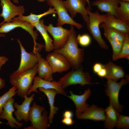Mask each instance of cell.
Returning <instances> with one entry per match:
<instances>
[{"label": "cell", "mask_w": 129, "mask_h": 129, "mask_svg": "<svg viewBox=\"0 0 129 129\" xmlns=\"http://www.w3.org/2000/svg\"><path fill=\"white\" fill-rule=\"evenodd\" d=\"M69 38L64 46L60 49L54 50L62 55L66 59L72 69L79 68L81 66L84 52L83 48L78 47L77 35L73 26L71 25Z\"/></svg>", "instance_id": "obj_1"}, {"label": "cell", "mask_w": 129, "mask_h": 129, "mask_svg": "<svg viewBox=\"0 0 129 129\" xmlns=\"http://www.w3.org/2000/svg\"><path fill=\"white\" fill-rule=\"evenodd\" d=\"M37 65L33 68L21 73L15 71L10 75V82L16 89V93L22 98L27 94L32 85L34 78L37 73Z\"/></svg>", "instance_id": "obj_2"}, {"label": "cell", "mask_w": 129, "mask_h": 129, "mask_svg": "<svg viewBox=\"0 0 129 129\" xmlns=\"http://www.w3.org/2000/svg\"><path fill=\"white\" fill-rule=\"evenodd\" d=\"M86 9L89 16V23L86 25L88 30L101 48L108 49L109 47L102 37L100 28V24L104 21L106 15H102L97 11L92 12L88 7Z\"/></svg>", "instance_id": "obj_3"}, {"label": "cell", "mask_w": 129, "mask_h": 129, "mask_svg": "<svg viewBox=\"0 0 129 129\" xmlns=\"http://www.w3.org/2000/svg\"><path fill=\"white\" fill-rule=\"evenodd\" d=\"M48 112L44 107L34 102L30 107L29 114L31 125L24 129H46L50 126L47 116Z\"/></svg>", "instance_id": "obj_4"}, {"label": "cell", "mask_w": 129, "mask_h": 129, "mask_svg": "<svg viewBox=\"0 0 129 129\" xmlns=\"http://www.w3.org/2000/svg\"><path fill=\"white\" fill-rule=\"evenodd\" d=\"M91 79L89 73L84 71L81 66L78 69H72L60 78L58 81L64 89L72 85L80 84L82 86L85 85L98 83H91Z\"/></svg>", "instance_id": "obj_5"}, {"label": "cell", "mask_w": 129, "mask_h": 129, "mask_svg": "<svg viewBox=\"0 0 129 129\" xmlns=\"http://www.w3.org/2000/svg\"><path fill=\"white\" fill-rule=\"evenodd\" d=\"M107 86L105 92L109 98L110 104L118 112H122L124 106L119 101L120 90L122 86L129 82V77L127 76L125 79H122L119 82L110 79H107Z\"/></svg>", "instance_id": "obj_6"}, {"label": "cell", "mask_w": 129, "mask_h": 129, "mask_svg": "<svg viewBox=\"0 0 129 129\" xmlns=\"http://www.w3.org/2000/svg\"><path fill=\"white\" fill-rule=\"evenodd\" d=\"M48 5L53 6L55 9L58 15L57 26H62L64 24H67L75 26L80 30L83 25L75 21L68 14V12L62 0H47Z\"/></svg>", "instance_id": "obj_7"}, {"label": "cell", "mask_w": 129, "mask_h": 129, "mask_svg": "<svg viewBox=\"0 0 129 129\" xmlns=\"http://www.w3.org/2000/svg\"><path fill=\"white\" fill-rule=\"evenodd\" d=\"M21 28L25 30L31 35L34 42V46L38 44L36 40L37 39L38 34L36 31L34 30V27L31 23L25 21L16 20L13 18L9 22L3 23L0 27V33H8L16 28Z\"/></svg>", "instance_id": "obj_8"}, {"label": "cell", "mask_w": 129, "mask_h": 129, "mask_svg": "<svg viewBox=\"0 0 129 129\" xmlns=\"http://www.w3.org/2000/svg\"><path fill=\"white\" fill-rule=\"evenodd\" d=\"M45 27L53 38L54 50L62 48L69 38L70 30L64 28L62 26L54 27L52 24H50L48 26L45 25Z\"/></svg>", "instance_id": "obj_9"}, {"label": "cell", "mask_w": 129, "mask_h": 129, "mask_svg": "<svg viewBox=\"0 0 129 129\" xmlns=\"http://www.w3.org/2000/svg\"><path fill=\"white\" fill-rule=\"evenodd\" d=\"M2 11L0 17L4 19L3 23L11 22L16 16L23 15L25 9L24 6H16L14 5L10 0H0Z\"/></svg>", "instance_id": "obj_10"}, {"label": "cell", "mask_w": 129, "mask_h": 129, "mask_svg": "<svg viewBox=\"0 0 129 129\" xmlns=\"http://www.w3.org/2000/svg\"><path fill=\"white\" fill-rule=\"evenodd\" d=\"M21 49V60L19 67L15 71L17 73H21L30 70L37 64L38 58L37 53L33 52H27L23 46L20 40H17Z\"/></svg>", "instance_id": "obj_11"}, {"label": "cell", "mask_w": 129, "mask_h": 129, "mask_svg": "<svg viewBox=\"0 0 129 129\" xmlns=\"http://www.w3.org/2000/svg\"><path fill=\"white\" fill-rule=\"evenodd\" d=\"M46 57V59L49 63L53 73L67 71L71 68L66 59L61 54L53 50Z\"/></svg>", "instance_id": "obj_12"}, {"label": "cell", "mask_w": 129, "mask_h": 129, "mask_svg": "<svg viewBox=\"0 0 129 129\" xmlns=\"http://www.w3.org/2000/svg\"><path fill=\"white\" fill-rule=\"evenodd\" d=\"M33 82V84L28 91V95H30L32 92L39 93L37 89L41 87L46 89H54L57 91V94L67 96L66 92L58 81H49L37 76L34 77Z\"/></svg>", "instance_id": "obj_13"}, {"label": "cell", "mask_w": 129, "mask_h": 129, "mask_svg": "<svg viewBox=\"0 0 129 129\" xmlns=\"http://www.w3.org/2000/svg\"><path fill=\"white\" fill-rule=\"evenodd\" d=\"M63 2L72 18L75 17L77 13H79L86 25L88 24L89 16L86 7L87 3L86 0H66Z\"/></svg>", "instance_id": "obj_14"}, {"label": "cell", "mask_w": 129, "mask_h": 129, "mask_svg": "<svg viewBox=\"0 0 129 129\" xmlns=\"http://www.w3.org/2000/svg\"><path fill=\"white\" fill-rule=\"evenodd\" d=\"M14 103L15 100L13 97L6 103L0 113V119L6 120L7 121V124L10 127L17 129L22 127L23 124L18 121L13 116V113L15 111L14 106Z\"/></svg>", "instance_id": "obj_15"}, {"label": "cell", "mask_w": 129, "mask_h": 129, "mask_svg": "<svg viewBox=\"0 0 129 129\" xmlns=\"http://www.w3.org/2000/svg\"><path fill=\"white\" fill-rule=\"evenodd\" d=\"M120 0H95L91 4V5L96 7L101 12H106L119 19L118 9Z\"/></svg>", "instance_id": "obj_16"}, {"label": "cell", "mask_w": 129, "mask_h": 129, "mask_svg": "<svg viewBox=\"0 0 129 129\" xmlns=\"http://www.w3.org/2000/svg\"><path fill=\"white\" fill-rule=\"evenodd\" d=\"M34 94H33L30 97L26 96L21 104H19L17 102L14 103V107L16 109V110L14 112V114L18 121L24 120L26 122H28L29 121V114L30 106L34 99Z\"/></svg>", "instance_id": "obj_17"}, {"label": "cell", "mask_w": 129, "mask_h": 129, "mask_svg": "<svg viewBox=\"0 0 129 129\" xmlns=\"http://www.w3.org/2000/svg\"><path fill=\"white\" fill-rule=\"evenodd\" d=\"M70 95L67 96L72 101L75 105V114L77 117L89 106V105L86 102V101L91 94V91L90 89L88 88L81 95L75 94L71 91H70Z\"/></svg>", "instance_id": "obj_18"}, {"label": "cell", "mask_w": 129, "mask_h": 129, "mask_svg": "<svg viewBox=\"0 0 129 129\" xmlns=\"http://www.w3.org/2000/svg\"><path fill=\"white\" fill-rule=\"evenodd\" d=\"M104 22L100 27H107L118 30L125 34L129 33V22L117 18L114 16L107 13Z\"/></svg>", "instance_id": "obj_19"}, {"label": "cell", "mask_w": 129, "mask_h": 129, "mask_svg": "<svg viewBox=\"0 0 129 129\" xmlns=\"http://www.w3.org/2000/svg\"><path fill=\"white\" fill-rule=\"evenodd\" d=\"M78 119H88L95 121H104L105 118V110L99 108L94 105L88 107L79 116Z\"/></svg>", "instance_id": "obj_20"}, {"label": "cell", "mask_w": 129, "mask_h": 129, "mask_svg": "<svg viewBox=\"0 0 129 129\" xmlns=\"http://www.w3.org/2000/svg\"><path fill=\"white\" fill-rule=\"evenodd\" d=\"M40 51L38 50L35 53L37 54L38 58L37 68L38 76L45 80L52 81L53 80L52 70L46 59L40 54Z\"/></svg>", "instance_id": "obj_21"}, {"label": "cell", "mask_w": 129, "mask_h": 129, "mask_svg": "<svg viewBox=\"0 0 129 129\" xmlns=\"http://www.w3.org/2000/svg\"><path fill=\"white\" fill-rule=\"evenodd\" d=\"M104 65L107 71V74L105 78L117 81L124 76L125 73L123 68L109 61Z\"/></svg>", "instance_id": "obj_22"}, {"label": "cell", "mask_w": 129, "mask_h": 129, "mask_svg": "<svg viewBox=\"0 0 129 129\" xmlns=\"http://www.w3.org/2000/svg\"><path fill=\"white\" fill-rule=\"evenodd\" d=\"M32 25L40 33L44 40L45 51L49 53L53 51V40L49 36L45 27L43 20L41 19L38 22Z\"/></svg>", "instance_id": "obj_23"}, {"label": "cell", "mask_w": 129, "mask_h": 129, "mask_svg": "<svg viewBox=\"0 0 129 129\" xmlns=\"http://www.w3.org/2000/svg\"><path fill=\"white\" fill-rule=\"evenodd\" d=\"M38 89L40 91L44 93L48 98L50 107L48 121L49 124H52L54 115L59 110L58 108L55 106L54 104L55 97L57 94V92L55 90L53 89H46L41 87Z\"/></svg>", "instance_id": "obj_24"}, {"label": "cell", "mask_w": 129, "mask_h": 129, "mask_svg": "<svg viewBox=\"0 0 129 129\" xmlns=\"http://www.w3.org/2000/svg\"><path fill=\"white\" fill-rule=\"evenodd\" d=\"M105 110L104 127L108 129H113L115 126L119 114L110 104Z\"/></svg>", "instance_id": "obj_25"}, {"label": "cell", "mask_w": 129, "mask_h": 129, "mask_svg": "<svg viewBox=\"0 0 129 129\" xmlns=\"http://www.w3.org/2000/svg\"><path fill=\"white\" fill-rule=\"evenodd\" d=\"M56 14V12L53 7H50L48 10L44 13L39 14H35L31 13L27 16L21 15L14 18L19 20L26 22L32 25L38 22L43 17L52 14Z\"/></svg>", "instance_id": "obj_26"}, {"label": "cell", "mask_w": 129, "mask_h": 129, "mask_svg": "<svg viewBox=\"0 0 129 129\" xmlns=\"http://www.w3.org/2000/svg\"><path fill=\"white\" fill-rule=\"evenodd\" d=\"M103 30L104 36L107 39H112L123 42L125 37V34L118 30L107 27H102Z\"/></svg>", "instance_id": "obj_27"}, {"label": "cell", "mask_w": 129, "mask_h": 129, "mask_svg": "<svg viewBox=\"0 0 129 129\" xmlns=\"http://www.w3.org/2000/svg\"><path fill=\"white\" fill-rule=\"evenodd\" d=\"M118 6V12L119 19L122 21L129 22V2L120 0Z\"/></svg>", "instance_id": "obj_28"}, {"label": "cell", "mask_w": 129, "mask_h": 129, "mask_svg": "<svg viewBox=\"0 0 129 129\" xmlns=\"http://www.w3.org/2000/svg\"><path fill=\"white\" fill-rule=\"evenodd\" d=\"M121 58L129 59V33L125 34V37L123 42L121 51L114 61Z\"/></svg>", "instance_id": "obj_29"}, {"label": "cell", "mask_w": 129, "mask_h": 129, "mask_svg": "<svg viewBox=\"0 0 129 129\" xmlns=\"http://www.w3.org/2000/svg\"><path fill=\"white\" fill-rule=\"evenodd\" d=\"M16 89L14 86L10 88L7 92L0 97V113L6 103L16 93Z\"/></svg>", "instance_id": "obj_30"}, {"label": "cell", "mask_w": 129, "mask_h": 129, "mask_svg": "<svg viewBox=\"0 0 129 129\" xmlns=\"http://www.w3.org/2000/svg\"><path fill=\"white\" fill-rule=\"evenodd\" d=\"M110 43L113 49L112 58L113 61L119 54L122 49L123 42L109 38L107 39Z\"/></svg>", "instance_id": "obj_31"}, {"label": "cell", "mask_w": 129, "mask_h": 129, "mask_svg": "<svg viewBox=\"0 0 129 129\" xmlns=\"http://www.w3.org/2000/svg\"><path fill=\"white\" fill-rule=\"evenodd\" d=\"M76 39L78 44L83 47H86L91 44V39L88 34L84 33L81 34H79L76 37Z\"/></svg>", "instance_id": "obj_32"}, {"label": "cell", "mask_w": 129, "mask_h": 129, "mask_svg": "<svg viewBox=\"0 0 129 129\" xmlns=\"http://www.w3.org/2000/svg\"><path fill=\"white\" fill-rule=\"evenodd\" d=\"M115 126L118 129H129V116L119 114Z\"/></svg>", "instance_id": "obj_33"}, {"label": "cell", "mask_w": 129, "mask_h": 129, "mask_svg": "<svg viewBox=\"0 0 129 129\" xmlns=\"http://www.w3.org/2000/svg\"><path fill=\"white\" fill-rule=\"evenodd\" d=\"M104 67V64L100 63H96L94 64L93 67V72L94 73L97 74L102 68Z\"/></svg>", "instance_id": "obj_34"}, {"label": "cell", "mask_w": 129, "mask_h": 129, "mask_svg": "<svg viewBox=\"0 0 129 129\" xmlns=\"http://www.w3.org/2000/svg\"><path fill=\"white\" fill-rule=\"evenodd\" d=\"M61 122L64 124L68 125H71L74 124L75 121L72 118L64 117L61 121Z\"/></svg>", "instance_id": "obj_35"}, {"label": "cell", "mask_w": 129, "mask_h": 129, "mask_svg": "<svg viewBox=\"0 0 129 129\" xmlns=\"http://www.w3.org/2000/svg\"><path fill=\"white\" fill-rule=\"evenodd\" d=\"M97 74L101 78H105L107 74L106 69L104 67L97 73Z\"/></svg>", "instance_id": "obj_36"}, {"label": "cell", "mask_w": 129, "mask_h": 129, "mask_svg": "<svg viewBox=\"0 0 129 129\" xmlns=\"http://www.w3.org/2000/svg\"><path fill=\"white\" fill-rule=\"evenodd\" d=\"M8 59V58L5 56H0V71L2 66L5 64Z\"/></svg>", "instance_id": "obj_37"}, {"label": "cell", "mask_w": 129, "mask_h": 129, "mask_svg": "<svg viewBox=\"0 0 129 129\" xmlns=\"http://www.w3.org/2000/svg\"><path fill=\"white\" fill-rule=\"evenodd\" d=\"M73 112L70 110H67L65 111L63 114L64 117L72 118L73 116Z\"/></svg>", "instance_id": "obj_38"}, {"label": "cell", "mask_w": 129, "mask_h": 129, "mask_svg": "<svg viewBox=\"0 0 129 129\" xmlns=\"http://www.w3.org/2000/svg\"><path fill=\"white\" fill-rule=\"evenodd\" d=\"M5 85V81L0 77V90L3 88Z\"/></svg>", "instance_id": "obj_39"}, {"label": "cell", "mask_w": 129, "mask_h": 129, "mask_svg": "<svg viewBox=\"0 0 129 129\" xmlns=\"http://www.w3.org/2000/svg\"><path fill=\"white\" fill-rule=\"evenodd\" d=\"M88 5V7L91 10L92 8L91 5V2L89 0H86Z\"/></svg>", "instance_id": "obj_40"}, {"label": "cell", "mask_w": 129, "mask_h": 129, "mask_svg": "<svg viewBox=\"0 0 129 129\" xmlns=\"http://www.w3.org/2000/svg\"><path fill=\"white\" fill-rule=\"evenodd\" d=\"M3 22H2L1 23H0V27L1 25L3 23ZM6 36L3 33H0V38L1 37H5Z\"/></svg>", "instance_id": "obj_41"}, {"label": "cell", "mask_w": 129, "mask_h": 129, "mask_svg": "<svg viewBox=\"0 0 129 129\" xmlns=\"http://www.w3.org/2000/svg\"><path fill=\"white\" fill-rule=\"evenodd\" d=\"M13 2L15 4L19 3V1L18 0H13Z\"/></svg>", "instance_id": "obj_42"}, {"label": "cell", "mask_w": 129, "mask_h": 129, "mask_svg": "<svg viewBox=\"0 0 129 129\" xmlns=\"http://www.w3.org/2000/svg\"><path fill=\"white\" fill-rule=\"evenodd\" d=\"M47 0H37L39 2H43L45 1H47Z\"/></svg>", "instance_id": "obj_43"}, {"label": "cell", "mask_w": 129, "mask_h": 129, "mask_svg": "<svg viewBox=\"0 0 129 129\" xmlns=\"http://www.w3.org/2000/svg\"><path fill=\"white\" fill-rule=\"evenodd\" d=\"M121 0L124 1L129 2V0Z\"/></svg>", "instance_id": "obj_44"}, {"label": "cell", "mask_w": 129, "mask_h": 129, "mask_svg": "<svg viewBox=\"0 0 129 129\" xmlns=\"http://www.w3.org/2000/svg\"><path fill=\"white\" fill-rule=\"evenodd\" d=\"M1 122H0V123H1Z\"/></svg>", "instance_id": "obj_45"}]
</instances>
